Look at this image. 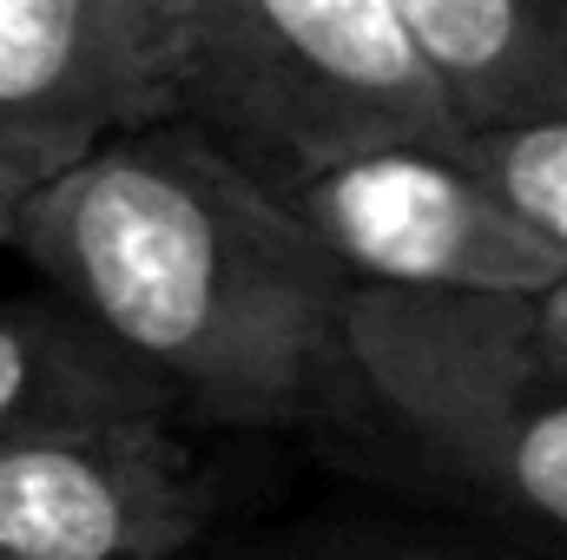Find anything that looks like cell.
<instances>
[{"label":"cell","mask_w":567,"mask_h":560,"mask_svg":"<svg viewBox=\"0 0 567 560\" xmlns=\"http://www.w3.org/2000/svg\"><path fill=\"white\" fill-rule=\"evenodd\" d=\"M205 521L212 475L172 409L0 442V560H178Z\"/></svg>","instance_id":"obj_5"},{"label":"cell","mask_w":567,"mask_h":560,"mask_svg":"<svg viewBox=\"0 0 567 560\" xmlns=\"http://www.w3.org/2000/svg\"><path fill=\"white\" fill-rule=\"evenodd\" d=\"M172 120L278 198L357 152L462 139L396 0H198Z\"/></svg>","instance_id":"obj_2"},{"label":"cell","mask_w":567,"mask_h":560,"mask_svg":"<svg viewBox=\"0 0 567 560\" xmlns=\"http://www.w3.org/2000/svg\"><path fill=\"white\" fill-rule=\"evenodd\" d=\"M528 310H535V330L567 356V278L555 283V290H542V297H528Z\"/></svg>","instance_id":"obj_13"},{"label":"cell","mask_w":567,"mask_h":560,"mask_svg":"<svg viewBox=\"0 0 567 560\" xmlns=\"http://www.w3.org/2000/svg\"><path fill=\"white\" fill-rule=\"evenodd\" d=\"M47 172H33V165H20V158H0V251H13V225H20V205L33 198V185H40Z\"/></svg>","instance_id":"obj_12"},{"label":"cell","mask_w":567,"mask_h":560,"mask_svg":"<svg viewBox=\"0 0 567 560\" xmlns=\"http://www.w3.org/2000/svg\"><path fill=\"white\" fill-rule=\"evenodd\" d=\"M172 409L140 363L106 343L66 297L0 303V442L86 416Z\"/></svg>","instance_id":"obj_8"},{"label":"cell","mask_w":567,"mask_h":560,"mask_svg":"<svg viewBox=\"0 0 567 560\" xmlns=\"http://www.w3.org/2000/svg\"><path fill=\"white\" fill-rule=\"evenodd\" d=\"M303 231L357 290L410 297H542L567 258L455 152L383 145L284 191Z\"/></svg>","instance_id":"obj_4"},{"label":"cell","mask_w":567,"mask_h":560,"mask_svg":"<svg viewBox=\"0 0 567 560\" xmlns=\"http://www.w3.org/2000/svg\"><path fill=\"white\" fill-rule=\"evenodd\" d=\"M317 560H502V554H468V548H442V541H396V535H350L317 548Z\"/></svg>","instance_id":"obj_11"},{"label":"cell","mask_w":567,"mask_h":560,"mask_svg":"<svg viewBox=\"0 0 567 560\" xmlns=\"http://www.w3.org/2000/svg\"><path fill=\"white\" fill-rule=\"evenodd\" d=\"M192 20H198V0H93V33L113 86V133L172 120Z\"/></svg>","instance_id":"obj_9"},{"label":"cell","mask_w":567,"mask_h":560,"mask_svg":"<svg viewBox=\"0 0 567 560\" xmlns=\"http://www.w3.org/2000/svg\"><path fill=\"white\" fill-rule=\"evenodd\" d=\"M13 251L140 363L178 422L310 428L363 409L357 283L185 120L120 126L47 172Z\"/></svg>","instance_id":"obj_1"},{"label":"cell","mask_w":567,"mask_h":560,"mask_svg":"<svg viewBox=\"0 0 567 560\" xmlns=\"http://www.w3.org/2000/svg\"><path fill=\"white\" fill-rule=\"evenodd\" d=\"M455 152L567 258V120L462 133Z\"/></svg>","instance_id":"obj_10"},{"label":"cell","mask_w":567,"mask_h":560,"mask_svg":"<svg viewBox=\"0 0 567 560\" xmlns=\"http://www.w3.org/2000/svg\"><path fill=\"white\" fill-rule=\"evenodd\" d=\"M113 133L93 0H0V158L60 172Z\"/></svg>","instance_id":"obj_7"},{"label":"cell","mask_w":567,"mask_h":560,"mask_svg":"<svg viewBox=\"0 0 567 560\" xmlns=\"http://www.w3.org/2000/svg\"><path fill=\"white\" fill-rule=\"evenodd\" d=\"M363 403L442 488L567 548V356L528 297L350 290Z\"/></svg>","instance_id":"obj_3"},{"label":"cell","mask_w":567,"mask_h":560,"mask_svg":"<svg viewBox=\"0 0 567 560\" xmlns=\"http://www.w3.org/2000/svg\"><path fill=\"white\" fill-rule=\"evenodd\" d=\"M462 133L567 120V0H396Z\"/></svg>","instance_id":"obj_6"}]
</instances>
